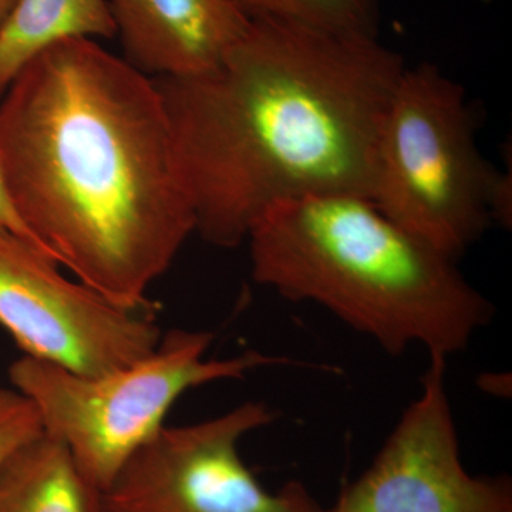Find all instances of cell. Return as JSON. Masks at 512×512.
Masks as SVG:
<instances>
[{"label": "cell", "mask_w": 512, "mask_h": 512, "mask_svg": "<svg viewBox=\"0 0 512 512\" xmlns=\"http://www.w3.org/2000/svg\"><path fill=\"white\" fill-rule=\"evenodd\" d=\"M0 163L57 264L117 305L153 306L195 214L151 77L94 39L50 47L0 99Z\"/></svg>", "instance_id": "obj_1"}, {"label": "cell", "mask_w": 512, "mask_h": 512, "mask_svg": "<svg viewBox=\"0 0 512 512\" xmlns=\"http://www.w3.org/2000/svg\"><path fill=\"white\" fill-rule=\"evenodd\" d=\"M406 67L377 37L252 19L211 72L153 79L195 234L235 248L281 202L370 200L384 117Z\"/></svg>", "instance_id": "obj_2"}, {"label": "cell", "mask_w": 512, "mask_h": 512, "mask_svg": "<svg viewBox=\"0 0 512 512\" xmlns=\"http://www.w3.org/2000/svg\"><path fill=\"white\" fill-rule=\"evenodd\" d=\"M252 278L289 302H312L390 356L419 345L463 352L494 305L457 261L367 198L311 195L269 208L249 232Z\"/></svg>", "instance_id": "obj_3"}, {"label": "cell", "mask_w": 512, "mask_h": 512, "mask_svg": "<svg viewBox=\"0 0 512 512\" xmlns=\"http://www.w3.org/2000/svg\"><path fill=\"white\" fill-rule=\"evenodd\" d=\"M370 201L458 262L491 225H511V177L481 154L466 90L430 63L404 69L380 133Z\"/></svg>", "instance_id": "obj_4"}, {"label": "cell", "mask_w": 512, "mask_h": 512, "mask_svg": "<svg viewBox=\"0 0 512 512\" xmlns=\"http://www.w3.org/2000/svg\"><path fill=\"white\" fill-rule=\"evenodd\" d=\"M214 338L210 330L171 329L148 355L96 376L22 356L10 365L9 379L35 407L43 431L64 444L84 480L101 494L163 429L183 394L292 363L261 352L208 359Z\"/></svg>", "instance_id": "obj_5"}, {"label": "cell", "mask_w": 512, "mask_h": 512, "mask_svg": "<svg viewBox=\"0 0 512 512\" xmlns=\"http://www.w3.org/2000/svg\"><path fill=\"white\" fill-rule=\"evenodd\" d=\"M275 417L268 404L249 400L212 419L164 426L100 494L99 512L322 511L299 481L272 493L242 460V439Z\"/></svg>", "instance_id": "obj_6"}, {"label": "cell", "mask_w": 512, "mask_h": 512, "mask_svg": "<svg viewBox=\"0 0 512 512\" xmlns=\"http://www.w3.org/2000/svg\"><path fill=\"white\" fill-rule=\"evenodd\" d=\"M29 241L0 228V326L23 356L96 376L148 355L160 342L156 308L111 302Z\"/></svg>", "instance_id": "obj_7"}, {"label": "cell", "mask_w": 512, "mask_h": 512, "mask_svg": "<svg viewBox=\"0 0 512 512\" xmlns=\"http://www.w3.org/2000/svg\"><path fill=\"white\" fill-rule=\"evenodd\" d=\"M419 397L369 468L320 512H512L507 476L468 473L446 389L447 359L429 356Z\"/></svg>", "instance_id": "obj_8"}, {"label": "cell", "mask_w": 512, "mask_h": 512, "mask_svg": "<svg viewBox=\"0 0 512 512\" xmlns=\"http://www.w3.org/2000/svg\"><path fill=\"white\" fill-rule=\"evenodd\" d=\"M124 59L151 79L211 72L251 25L235 0H107Z\"/></svg>", "instance_id": "obj_9"}, {"label": "cell", "mask_w": 512, "mask_h": 512, "mask_svg": "<svg viewBox=\"0 0 512 512\" xmlns=\"http://www.w3.org/2000/svg\"><path fill=\"white\" fill-rule=\"evenodd\" d=\"M99 504L69 450L45 431L0 464V512H99Z\"/></svg>", "instance_id": "obj_10"}, {"label": "cell", "mask_w": 512, "mask_h": 512, "mask_svg": "<svg viewBox=\"0 0 512 512\" xmlns=\"http://www.w3.org/2000/svg\"><path fill=\"white\" fill-rule=\"evenodd\" d=\"M107 0H18L0 26V99L30 62L69 39H111Z\"/></svg>", "instance_id": "obj_11"}, {"label": "cell", "mask_w": 512, "mask_h": 512, "mask_svg": "<svg viewBox=\"0 0 512 512\" xmlns=\"http://www.w3.org/2000/svg\"><path fill=\"white\" fill-rule=\"evenodd\" d=\"M251 19L377 37L382 0H235Z\"/></svg>", "instance_id": "obj_12"}, {"label": "cell", "mask_w": 512, "mask_h": 512, "mask_svg": "<svg viewBox=\"0 0 512 512\" xmlns=\"http://www.w3.org/2000/svg\"><path fill=\"white\" fill-rule=\"evenodd\" d=\"M42 431L33 404L18 390L0 387V464Z\"/></svg>", "instance_id": "obj_13"}, {"label": "cell", "mask_w": 512, "mask_h": 512, "mask_svg": "<svg viewBox=\"0 0 512 512\" xmlns=\"http://www.w3.org/2000/svg\"><path fill=\"white\" fill-rule=\"evenodd\" d=\"M0 228L8 229V231L13 232V234L19 235V237L29 241L30 244L35 245L40 251L46 252L45 249L40 247L39 242L33 237L29 228L26 227L25 222L20 218L18 210H16L15 204H13L8 184H6L5 173H3L2 163H0ZM50 258H52V256H50Z\"/></svg>", "instance_id": "obj_14"}, {"label": "cell", "mask_w": 512, "mask_h": 512, "mask_svg": "<svg viewBox=\"0 0 512 512\" xmlns=\"http://www.w3.org/2000/svg\"><path fill=\"white\" fill-rule=\"evenodd\" d=\"M18 0H0V26L3 25L6 18H8L10 10L16 5Z\"/></svg>", "instance_id": "obj_15"}]
</instances>
